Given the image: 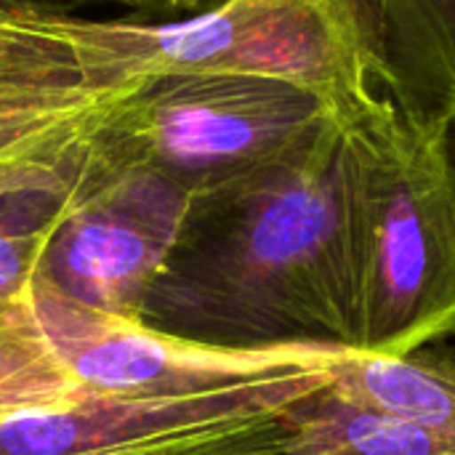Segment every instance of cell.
<instances>
[{"label": "cell", "instance_id": "cell-3", "mask_svg": "<svg viewBox=\"0 0 455 455\" xmlns=\"http://www.w3.org/2000/svg\"><path fill=\"white\" fill-rule=\"evenodd\" d=\"M339 120L312 91L259 75L163 77L115 107L85 155L104 171L144 168L189 197L259 171Z\"/></svg>", "mask_w": 455, "mask_h": 455}, {"label": "cell", "instance_id": "cell-6", "mask_svg": "<svg viewBox=\"0 0 455 455\" xmlns=\"http://www.w3.org/2000/svg\"><path fill=\"white\" fill-rule=\"evenodd\" d=\"M37 317L85 395H192L272 379L328 352H229L99 315L35 288Z\"/></svg>", "mask_w": 455, "mask_h": 455}, {"label": "cell", "instance_id": "cell-2", "mask_svg": "<svg viewBox=\"0 0 455 455\" xmlns=\"http://www.w3.org/2000/svg\"><path fill=\"white\" fill-rule=\"evenodd\" d=\"M360 352L400 357L455 333V197L437 128L387 93L344 123Z\"/></svg>", "mask_w": 455, "mask_h": 455}, {"label": "cell", "instance_id": "cell-13", "mask_svg": "<svg viewBox=\"0 0 455 455\" xmlns=\"http://www.w3.org/2000/svg\"><path fill=\"white\" fill-rule=\"evenodd\" d=\"M53 173H61V168L51 165V163H11V160H0V197L8 195L16 187H24L29 181L45 179V176H53Z\"/></svg>", "mask_w": 455, "mask_h": 455}, {"label": "cell", "instance_id": "cell-5", "mask_svg": "<svg viewBox=\"0 0 455 455\" xmlns=\"http://www.w3.org/2000/svg\"><path fill=\"white\" fill-rule=\"evenodd\" d=\"M187 205L189 195L155 171L88 163L48 240L35 288L99 315L139 320Z\"/></svg>", "mask_w": 455, "mask_h": 455}, {"label": "cell", "instance_id": "cell-12", "mask_svg": "<svg viewBox=\"0 0 455 455\" xmlns=\"http://www.w3.org/2000/svg\"><path fill=\"white\" fill-rule=\"evenodd\" d=\"M5 3H21V5H43L53 11H75L80 5H120L131 11L133 16H149V19H173L179 13H197L205 5V0H5Z\"/></svg>", "mask_w": 455, "mask_h": 455}, {"label": "cell", "instance_id": "cell-4", "mask_svg": "<svg viewBox=\"0 0 455 455\" xmlns=\"http://www.w3.org/2000/svg\"><path fill=\"white\" fill-rule=\"evenodd\" d=\"M344 355L192 395H80L0 419V455H288L299 408Z\"/></svg>", "mask_w": 455, "mask_h": 455}, {"label": "cell", "instance_id": "cell-8", "mask_svg": "<svg viewBox=\"0 0 455 455\" xmlns=\"http://www.w3.org/2000/svg\"><path fill=\"white\" fill-rule=\"evenodd\" d=\"M333 389L455 445V347L432 341L400 357L349 352L336 365Z\"/></svg>", "mask_w": 455, "mask_h": 455}, {"label": "cell", "instance_id": "cell-7", "mask_svg": "<svg viewBox=\"0 0 455 455\" xmlns=\"http://www.w3.org/2000/svg\"><path fill=\"white\" fill-rule=\"evenodd\" d=\"M384 93L437 125L455 107V0H360Z\"/></svg>", "mask_w": 455, "mask_h": 455}, {"label": "cell", "instance_id": "cell-15", "mask_svg": "<svg viewBox=\"0 0 455 455\" xmlns=\"http://www.w3.org/2000/svg\"><path fill=\"white\" fill-rule=\"evenodd\" d=\"M216 3H221V0H205V5H216Z\"/></svg>", "mask_w": 455, "mask_h": 455}, {"label": "cell", "instance_id": "cell-10", "mask_svg": "<svg viewBox=\"0 0 455 455\" xmlns=\"http://www.w3.org/2000/svg\"><path fill=\"white\" fill-rule=\"evenodd\" d=\"M85 171L53 173L0 197V312L35 296L48 240Z\"/></svg>", "mask_w": 455, "mask_h": 455}, {"label": "cell", "instance_id": "cell-9", "mask_svg": "<svg viewBox=\"0 0 455 455\" xmlns=\"http://www.w3.org/2000/svg\"><path fill=\"white\" fill-rule=\"evenodd\" d=\"M288 455H455V445L405 419L357 405L331 384L299 408Z\"/></svg>", "mask_w": 455, "mask_h": 455}, {"label": "cell", "instance_id": "cell-1", "mask_svg": "<svg viewBox=\"0 0 455 455\" xmlns=\"http://www.w3.org/2000/svg\"><path fill=\"white\" fill-rule=\"evenodd\" d=\"M139 323L229 352H360L344 123L192 195Z\"/></svg>", "mask_w": 455, "mask_h": 455}, {"label": "cell", "instance_id": "cell-11", "mask_svg": "<svg viewBox=\"0 0 455 455\" xmlns=\"http://www.w3.org/2000/svg\"><path fill=\"white\" fill-rule=\"evenodd\" d=\"M80 395L77 379L37 317L35 296L0 312V419Z\"/></svg>", "mask_w": 455, "mask_h": 455}, {"label": "cell", "instance_id": "cell-14", "mask_svg": "<svg viewBox=\"0 0 455 455\" xmlns=\"http://www.w3.org/2000/svg\"><path fill=\"white\" fill-rule=\"evenodd\" d=\"M435 128H437V141H440L443 163H445V171H448L451 189H453L455 197V107L440 117V123Z\"/></svg>", "mask_w": 455, "mask_h": 455}]
</instances>
